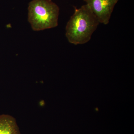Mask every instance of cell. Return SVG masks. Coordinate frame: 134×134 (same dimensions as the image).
<instances>
[{"label": "cell", "instance_id": "obj_2", "mask_svg": "<svg viewBox=\"0 0 134 134\" xmlns=\"http://www.w3.org/2000/svg\"><path fill=\"white\" fill-rule=\"evenodd\" d=\"M28 20L34 31L58 26L60 9L52 0H32L28 8Z\"/></svg>", "mask_w": 134, "mask_h": 134}, {"label": "cell", "instance_id": "obj_1", "mask_svg": "<svg viewBox=\"0 0 134 134\" xmlns=\"http://www.w3.org/2000/svg\"><path fill=\"white\" fill-rule=\"evenodd\" d=\"M100 24L88 5L75 8L74 12L67 23L66 36L71 44L77 45L88 42Z\"/></svg>", "mask_w": 134, "mask_h": 134}, {"label": "cell", "instance_id": "obj_4", "mask_svg": "<svg viewBox=\"0 0 134 134\" xmlns=\"http://www.w3.org/2000/svg\"><path fill=\"white\" fill-rule=\"evenodd\" d=\"M0 134H21L14 117L8 114L0 115Z\"/></svg>", "mask_w": 134, "mask_h": 134}, {"label": "cell", "instance_id": "obj_3", "mask_svg": "<svg viewBox=\"0 0 134 134\" xmlns=\"http://www.w3.org/2000/svg\"><path fill=\"white\" fill-rule=\"evenodd\" d=\"M119 0H83L99 23H109L115 5Z\"/></svg>", "mask_w": 134, "mask_h": 134}]
</instances>
